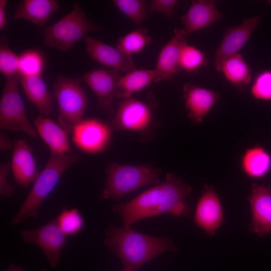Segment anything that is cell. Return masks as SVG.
I'll return each instance as SVG.
<instances>
[{
  "label": "cell",
  "instance_id": "obj_26",
  "mask_svg": "<svg viewBox=\"0 0 271 271\" xmlns=\"http://www.w3.org/2000/svg\"><path fill=\"white\" fill-rule=\"evenodd\" d=\"M151 40L152 37L147 29L139 28L119 38L116 48L132 55L142 51L151 43Z\"/></svg>",
  "mask_w": 271,
  "mask_h": 271
},
{
  "label": "cell",
  "instance_id": "obj_9",
  "mask_svg": "<svg viewBox=\"0 0 271 271\" xmlns=\"http://www.w3.org/2000/svg\"><path fill=\"white\" fill-rule=\"evenodd\" d=\"M21 235L25 241L34 243L41 249L52 268L56 267L68 241L67 235L59 227L57 218L40 228L23 230Z\"/></svg>",
  "mask_w": 271,
  "mask_h": 271
},
{
  "label": "cell",
  "instance_id": "obj_37",
  "mask_svg": "<svg viewBox=\"0 0 271 271\" xmlns=\"http://www.w3.org/2000/svg\"><path fill=\"white\" fill-rule=\"evenodd\" d=\"M6 271H27L25 270L22 266H16L13 263L9 265L8 268ZM37 271H48L46 269H42Z\"/></svg>",
  "mask_w": 271,
  "mask_h": 271
},
{
  "label": "cell",
  "instance_id": "obj_3",
  "mask_svg": "<svg viewBox=\"0 0 271 271\" xmlns=\"http://www.w3.org/2000/svg\"><path fill=\"white\" fill-rule=\"evenodd\" d=\"M77 154L50 152L47 164L19 210L12 220L15 226L28 217H38V210L58 182L64 171L80 160Z\"/></svg>",
  "mask_w": 271,
  "mask_h": 271
},
{
  "label": "cell",
  "instance_id": "obj_31",
  "mask_svg": "<svg viewBox=\"0 0 271 271\" xmlns=\"http://www.w3.org/2000/svg\"><path fill=\"white\" fill-rule=\"evenodd\" d=\"M43 59L38 52L29 50L19 56V73L24 76H35L42 75Z\"/></svg>",
  "mask_w": 271,
  "mask_h": 271
},
{
  "label": "cell",
  "instance_id": "obj_1",
  "mask_svg": "<svg viewBox=\"0 0 271 271\" xmlns=\"http://www.w3.org/2000/svg\"><path fill=\"white\" fill-rule=\"evenodd\" d=\"M192 187L174 173H169L162 183L142 193L126 203L117 204L113 210L119 213L124 226L129 227L143 219L170 213L186 216L190 209L185 199Z\"/></svg>",
  "mask_w": 271,
  "mask_h": 271
},
{
  "label": "cell",
  "instance_id": "obj_35",
  "mask_svg": "<svg viewBox=\"0 0 271 271\" xmlns=\"http://www.w3.org/2000/svg\"><path fill=\"white\" fill-rule=\"evenodd\" d=\"M7 5L6 0L0 1V29L2 30L6 26L7 21L6 19L5 8Z\"/></svg>",
  "mask_w": 271,
  "mask_h": 271
},
{
  "label": "cell",
  "instance_id": "obj_27",
  "mask_svg": "<svg viewBox=\"0 0 271 271\" xmlns=\"http://www.w3.org/2000/svg\"><path fill=\"white\" fill-rule=\"evenodd\" d=\"M208 60L205 53L197 47L186 43L182 47L179 59L180 71L196 73L203 66H207Z\"/></svg>",
  "mask_w": 271,
  "mask_h": 271
},
{
  "label": "cell",
  "instance_id": "obj_6",
  "mask_svg": "<svg viewBox=\"0 0 271 271\" xmlns=\"http://www.w3.org/2000/svg\"><path fill=\"white\" fill-rule=\"evenodd\" d=\"M80 78H71L59 75L53 85L54 97L58 105L60 126L69 134L74 127L82 120L89 104Z\"/></svg>",
  "mask_w": 271,
  "mask_h": 271
},
{
  "label": "cell",
  "instance_id": "obj_21",
  "mask_svg": "<svg viewBox=\"0 0 271 271\" xmlns=\"http://www.w3.org/2000/svg\"><path fill=\"white\" fill-rule=\"evenodd\" d=\"M16 77L29 99L42 115L46 117L52 114L53 97L49 92L42 75L24 76L18 74Z\"/></svg>",
  "mask_w": 271,
  "mask_h": 271
},
{
  "label": "cell",
  "instance_id": "obj_18",
  "mask_svg": "<svg viewBox=\"0 0 271 271\" xmlns=\"http://www.w3.org/2000/svg\"><path fill=\"white\" fill-rule=\"evenodd\" d=\"M11 166L16 183L25 189L35 182L40 174L32 149L23 140L17 141L14 144Z\"/></svg>",
  "mask_w": 271,
  "mask_h": 271
},
{
  "label": "cell",
  "instance_id": "obj_24",
  "mask_svg": "<svg viewBox=\"0 0 271 271\" xmlns=\"http://www.w3.org/2000/svg\"><path fill=\"white\" fill-rule=\"evenodd\" d=\"M155 70L135 69L121 76L116 87L115 97L123 99L140 92L154 82Z\"/></svg>",
  "mask_w": 271,
  "mask_h": 271
},
{
  "label": "cell",
  "instance_id": "obj_23",
  "mask_svg": "<svg viewBox=\"0 0 271 271\" xmlns=\"http://www.w3.org/2000/svg\"><path fill=\"white\" fill-rule=\"evenodd\" d=\"M59 8L54 0H24L19 4L14 19L28 20L42 27Z\"/></svg>",
  "mask_w": 271,
  "mask_h": 271
},
{
  "label": "cell",
  "instance_id": "obj_22",
  "mask_svg": "<svg viewBox=\"0 0 271 271\" xmlns=\"http://www.w3.org/2000/svg\"><path fill=\"white\" fill-rule=\"evenodd\" d=\"M240 164L242 171L248 177L262 178L271 170V155L265 148L257 145L245 150Z\"/></svg>",
  "mask_w": 271,
  "mask_h": 271
},
{
  "label": "cell",
  "instance_id": "obj_34",
  "mask_svg": "<svg viewBox=\"0 0 271 271\" xmlns=\"http://www.w3.org/2000/svg\"><path fill=\"white\" fill-rule=\"evenodd\" d=\"M11 169L9 163L0 165V195L2 196L10 197L14 192V186L7 181L8 174Z\"/></svg>",
  "mask_w": 271,
  "mask_h": 271
},
{
  "label": "cell",
  "instance_id": "obj_30",
  "mask_svg": "<svg viewBox=\"0 0 271 271\" xmlns=\"http://www.w3.org/2000/svg\"><path fill=\"white\" fill-rule=\"evenodd\" d=\"M56 218L59 227L67 235L78 233L84 226L83 217L76 208L64 209Z\"/></svg>",
  "mask_w": 271,
  "mask_h": 271
},
{
  "label": "cell",
  "instance_id": "obj_33",
  "mask_svg": "<svg viewBox=\"0 0 271 271\" xmlns=\"http://www.w3.org/2000/svg\"><path fill=\"white\" fill-rule=\"evenodd\" d=\"M178 3L177 0H153L148 9V14L157 12L164 14L171 19L175 7Z\"/></svg>",
  "mask_w": 271,
  "mask_h": 271
},
{
  "label": "cell",
  "instance_id": "obj_4",
  "mask_svg": "<svg viewBox=\"0 0 271 271\" xmlns=\"http://www.w3.org/2000/svg\"><path fill=\"white\" fill-rule=\"evenodd\" d=\"M158 102L153 94L146 101L129 98L119 101L114 116L107 124L111 131H130L137 132L145 142L155 136L154 131L160 123L155 119L154 111Z\"/></svg>",
  "mask_w": 271,
  "mask_h": 271
},
{
  "label": "cell",
  "instance_id": "obj_2",
  "mask_svg": "<svg viewBox=\"0 0 271 271\" xmlns=\"http://www.w3.org/2000/svg\"><path fill=\"white\" fill-rule=\"evenodd\" d=\"M105 233L103 244L117 255L123 264V271H137L163 252L178 251L167 237L149 236L130 227H117L109 224Z\"/></svg>",
  "mask_w": 271,
  "mask_h": 271
},
{
  "label": "cell",
  "instance_id": "obj_36",
  "mask_svg": "<svg viewBox=\"0 0 271 271\" xmlns=\"http://www.w3.org/2000/svg\"><path fill=\"white\" fill-rule=\"evenodd\" d=\"M13 143L4 133L0 134V149L1 150L12 149Z\"/></svg>",
  "mask_w": 271,
  "mask_h": 271
},
{
  "label": "cell",
  "instance_id": "obj_11",
  "mask_svg": "<svg viewBox=\"0 0 271 271\" xmlns=\"http://www.w3.org/2000/svg\"><path fill=\"white\" fill-rule=\"evenodd\" d=\"M111 130L107 123L96 118L82 120L73 129L72 140L82 151L97 153L103 151L111 138Z\"/></svg>",
  "mask_w": 271,
  "mask_h": 271
},
{
  "label": "cell",
  "instance_id": "obj_20",
  "mask_svg": "<svg viewBox=\"0 0 271 271\" xmlns=\"http://www.w3.org/2000/svg\"><path fill=\"white\" fill-rule=\"evenodd\" d=\"M37 131L51 152L62 154L71 152L66 131L52 119L40 115L33 119Z\"/></svg>",
  "mask_w": 271,
  "mask_h": 271
},
{
  "label": "cell",
  "instance_id": "obj_5",
  "mask_svg": "<svg viewBox=\"0 0 271 271\" xmlns=\"http://www.w3.org/2000/svg\"><path fill=\"white\" fill-rule=\"evenodd\" d=\"M107 178L100 200H118L143 186L159 184L162 171L151 164L132 165L109 162Z\"/></svg>",
  "mask_w": 271,
  "mask_h": 271
},
{
  "label": "cell",
  "instance_id": "obj_28",
  "mask_svg": "<svg viewBox=\"0 0 271 271\" xmlns=\"http://www.w3.org/2000/svg\"><path fill=\"white\" fill-rule=\"evenodd\" d=\"M113 3L122 13L138 26L147 18L148 12L146 1L114 0Z\"/></svg>",
  "mask_w": 271,
  "mask_h": 271
},
{
  "label": "cell",
  "instance_id": "obj_32",
  "mask_svg": "<svg viewBox=\"0 0 271 271\" xmlns=\"http://www.w3.org/2000/svg\"><path fill=\"white\" fill-rule=\"evenodd\" d=\"M250 91L255 99L270 101L271 70H265L259 73L253 80Z\"/></svg>",
  "mask_w": 271,
  "mask_h": 271
},
{
  "label": "cell",
  "instance_id": "obj_10",
  "mask_svg": "<svg viewBox=\"0 0 271 271\" xmlns=\"http://www.w3.org/2000/svg\"><path fill=\"white\" fill-rule=\"evenodd\" d=\"M121 77L114 69H92L85 73L82 80L94 92L98 102V108L109 115L115 114L113 99L117 84Z\"/></svg>",
  "mask_w": 271,
  "mask_h": 271
},
{
  "label": "cell",
  "instance_id": "obj_29",
  "mask_svg": "<svg viewBox=\"0 0 271 271\" xmlns=\"http://www.w3.org/2000/svg\"><path fill=\"white\" fill-rule=\"evenodd\" d=\"M0 72L7 77H16L19 73V56L9 47L7 38L0 37Z\"/></svg>",
  "mask_w": 271,
  "mask_h": 271
},
{
  "label": "cell",
  "instance_id": "obj_25",
  "mask_svg": "<svg viewBox=\"0 0 271 271\" xmlns=\"http://www.w3.org/2000/svg\"><path fill=\"white\" fill-rule=\"evenodd\" d=\"M219 72L229 83L240 90L244 89L252 79L251 68L239 53L224 60Z\"/></svg>",
  "mask_w": 271,
  "mask_h": 271
},
{
  "label": "cell",
  "instance_id": "obj_12",
  "mask_svg": "<svg viewBox=\"0 0 271 271\" xmlns=\"http://www.w3.org/2000/svg\"><path fill=\"white\" fill-rule=\"evenodd\" d=\"M260 21V16L255 15L244 19L239 25L225 30L223 39L215 54L214 65L217 71H220L224 60L239 54Z\"/></svg>",
  "mask_w": 271,
  "mask_h": 271
},
{
  "label": "cell",
  "instance_id": "obj_17",
  "mask_svg": "<svg viewBox=\"0 0 271 271\" xmlns=\"http://www.w3.org/2000/svg\"><path fill=\"white\" fill-rule=\"evenodd\" d=\"M174 35L161 50L155 70L154 82L168 81L180 71L179 63L181 49L187 43L183 30L175 29Z\"/></svg>",
  "mask_w": 271,
  "mask_h": 271
},
{
  "label": "cell",
  "instance_id": "obj_8",
  "mask_svg": "<svg viewBox=\"0 0 271 271\" xmlns=\"http://www.w3.org/2000/svg\"><path fill=\"white\" fill-rule=\"evenodd\" d=\"M0 128L23 132L33 138L37 136L28 120L16 77L6 79L0 101Z\"/></svg>",
  "mask_w": 271,
  "mask_h": 271
},
{
  "label": "cell",
  "instance_id": "obj_13",
  "mask_svg": "<svg viewBox=\"0 0 271 271\" xmlns=\"http://www.w3.org/2000/svg\"><path fill=\"white\" fill-rule=\"evenodd\" d=\"M224 222L221 202L212 186L205 185L196 206L194 222L212 237Z\"/></svg>",
  "mask_w": 271,
  "mask_h": 271
},
{
  "label": "cell",
  "instance_id": "obj_14",
  "mask_svg": "<svg viewBox=\"0 0 271 271\" xmlns=\"http://www.w3.org/2000/svg\"><path fill=\"white\" fill-rule=\"evenodd\" d=\"M252 219L250 232L260 237L271 234V186L253 183L248 197Z\"/></svg>",
  "mask_w": 271,
  "mask_h": 271
},
{
  "label": "cell",
  "instance_id": "obj_7",
  "mask_svg": "<svg viewBox=\"0 0 271 271\" xmlns=\"http://www.w3.org/2000/svg\"><path fill=\"white\" fill-rule=\"evenodd\" d=\"M102 28L91 21L82 7L75 3L73 10L58 22L46 27L41 35L45 46L66 52L77 41L85 38L89 32H97Z\"/></svg>",
  "mask_w": 271,
  "mask_h": 271
},
{
  "label": "cell",
  "instance_id": "obj_16",
  "mask_svg": "<svg viewBox=\"0 0 271 271\" xmlns=\"http://www.w3.org/2000/svg\"><path fill=\"white\" fill-rule=\"evenodd\" d=\"M84 40L87 52L94 60L125 73L137 69L132 55L88 36Z\"/></svg>",
  "mask_w": 271,
  "mask_h": 271
},
{
  "label": "cell",
  "instance_id": "obj_15",
  "mask_svg": "<svg viewBox=\"0 0 271 271\" xmlns=\"http://www.w3.org/2000/svg\"><path fill=\"white\" fill-rule=\"evenodd\" d=\"M188 117L193 123H200L219 99V92L188 82L183 87Z\"/></svg>",
  "mask_w": 271,
  "mask_h": 271
},
{
  "label": "cell",
  "instance_id": "obj_19",
  "mask_svg": "<svg viewBox=\"0 0 271 271\" xmlns=\"http://www.w3.org/2000/svg\"><path fill=\"white\" fill-rule=\"evenodd\" d=\"M222 19L217 2L214 0L193 1L187 13L181 17L184 25L183 31L187 37Z\"/></svg>",
  "mask_w": 271,
  "mask_h": 271
}]
</instances>
